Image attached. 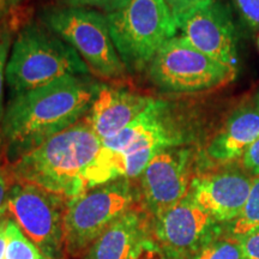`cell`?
<instances>
[{"mask_svg":"<svg viewBox=\"0 0 259 259\" xmlns=\"http://www.w3.org/2000/svg\"><path fill=\"white\" fill-rule=\"evenodd\" d=\"M40 21L77 52L90 72L111 80L124 78L128 73L113 42L107 16L102 12L64 6L44 11Z\"/></svg>","mask_w":259,"mask_h":259,"instance_id":"8992f818","label":"cell"},{"mask_svg":"<svg viewBox=\"0 0 259 259\" xmlns=\"http://www.w3.org/2000/svg\"><path fill=\"white\" fill-rule=\"evenodd\" d=\"M246 259H259V228L239 238Z\"/></svg>","mask_w":259,"mask_h":259,"instance_id":"4316f807","label":"cell"},{"mask_svg":"<svg viewBox=\"0 0 259 259\" xmlns=\"http://www.w3.org/2000/svg\"><path fill=\"white\" fill-rule=\"evenodd\" d=\"M15 183L16 179L9 164L0 167V218L8 212L9 194Z\"/></svg>","mask_w":259,"mask_h":259,"instance_id":"cb8c5ba5","label":"cell"},{"mask_svg":"<svg viewBox=\"0 0 259 259\" xmlns=\"http://www.w3.org/2000/svg\"><path fill=\"white\" fill-rule=\"evenodd\" d=\"M259 138V106L248 103L229 116L205 149L206 157L218 163H228L242 157Z\"/></svg>","mask_w":259,"mask_h":259,"instance_id":"2e32d148","label":"cell"},{"mask_svg":"<svg viewBox=\"0 0 259 259\" xmlns=\"http://www.w3.org/2000/svg\"><path fill=\"white\" fill-rule=\"evenodd\" d=\"M259 228V177H254L240 215L231 222V234L240 238Z\"/></svg>","mask_w":259,"mask_h":259,"instance_id":"ac0fdd59","label":"cell"},{"mask_svg":"<svg viewBox=\"0 0 259 259\" xmlns=\"http://www.w3.org/2000/svg\"><path fill=\"white\" fill-rule=\"evenodd\" d=\"M258 48H259V38H258Z\"/></svg>","mask_w":259,"mask_h":259,"instance_id":"4dcf8cb0","label":"cell"},{"mask_svg":"<svg viewBox=\"0 0 259 259\" xmlns=\"http://www.w3.org/2000/svg\"><path fill=\"white\" fill-rule=\"evenodd\" d=\"M88 65L63 38L41 22H28L12 42L6 66L10 96L67 76L89 74Z\"/></svg>","mask_w":259,"mask_h":259,"instance_id":"277c9868","label":"cell"},{"mask_svg":"<svg viewBox=\"0 0 259 259\" xmlns=\"http://www.w3.org/2000/svg\"><path fill=\"white\" fill-rule=\"evenodd\" d=\"M142 204L134 179L108 181L69 199L64 219V251L71 258L85 255L93 242L122 213Z\"/></svg>","mask_w":259,"mask_h":259,"instance_id":"5b68a950","label":"cell"},{"mask_svg":"<svg viewBox=\"0 0 259 259\" xmlns=\"http://www.w3.org/2000/svg\"><path fill=\"white\" fill-rule=\"evenodd\" d=\"M185 142L177 128L169 106L154 100L120 132L102 142L96 157L100 174L106 181L138 179L155 155Z\"/></svg>","mask_w":259,"mask_h":259,"instance_id":"3957f363","label":"cell"},{"mask_svg":"<svg viewBox=\"0 0 259 259\" xmlns=\"http://www.w3.org/2000/svg\"><path fill=\"white\" fill-rule=\"evenodd\" d=\"M24 0H0V22L14 14Z\"/></svg>","mask_w":259,"mask_h":259,"instance_id":"83f0119b","label":"cell"},{"mask_svg":"<svg viewBox=\"0 0 259 259\" xmlns=\"http://www.w3.org/2000/svg\"><path fill=\"white\" fill-rule=\"evenodd\" d=\"M63 2L67 6H72V8L92 9L108 15L124 8L128 0H63Z\"/></svg>","mask_w":259,"mask_h":259,"instance_id":"603a6c76","label":"cell"},{"mask_svg":"<svg viewBox=\"0 0 259 259\" xmlns=\"http://www.w3.org/2000/svg\"><path fill=\"white\" fill-rule=\"evenodd\" d=\"M192 162V150L181 145L163 149L149 162L138 178V187L142 204L153 218L189 194Z\"/></svg>","mask_w":259,"mask_h":259,"instance_id":"30bf717a","label":"cell"},{"mask_svg":"<svg viewBox=\"0 0 259 259\" xmlns=\"http://www.w3.org/2000/svg\"><path fill=\"white\" fill-rule=\"evenodd\" d=\"M221 227L187 194L171 208L154 218L153 236L164 250L187 259L212 238Z\"/></svg>","mask_w":259,"mask_h":259,"instance_id":"8fae6325","label":"cell"},{"mask_svg":"<svg viewBox=\"0 0 259 259\" xmlns=\"http://www.w3.org/2000/svg\"><path fill=\"white\" fill-rule=\"evenodd\" d=\"M163 2L170 11L178 27L187 16L198 9L210 5L215 0H163Z\"/></svg>","mask_w":259,"mask_h":259,"instance_id":"7402d4cb","label":"cell"},{"mask_svg":"<svg viewBox=\"0 0 259 259\" xmlns=\"http://www.w3.org/2000/svg\"><path fill=\"white\" fill-rule=\"evenodd\" d=\"M12 46V29L8 19L0 22V124L4 116V89L6 83V66Z\"/></svg>","mask_w":259,"mask_h":259,"instance_id":"ffe728a7","label":"cell"},{"mask_svg":"<svg viewBox=\"0 0 259 259\" xmlns=\"http://www.w3.org/2000/svg\"><path fill=\"white\" fill-rule=\"evenodd\" d=\"M153 222L154 218L143 204L136 205L107 227L84 259H128L136 245L153 233Z\"/></svg>","mask_w":259,"mask_h":259,"instance_id":"9a60e30c","label":"cell"},{"mask_svg":"<svg viewBox=\"0 0 259 259\" xmlns=\"http://www.w3.org/2000/svg\"><path fill=\"white\" fill-rule=\"evenodd\" d=\"M102 147L85 120L52 136L9 166L16 181L28 183L67 199L88 190L85 176Z\"/></svg>","mask_w":259,"mask_h":259,"instance_id":"7a4b0ae2","label":"cell"},{"mask_svg":"<svg viewBox=\"0 0 259 259\" xmlns=\"http://www.w3.org/2000/svg\"><path fill=\"white\" fill-rule=\"evenodd\" d=\"M147 72L149 79L162 90L196 93L231 82L236 70L202 53L185 37L176 36L157 51Z\"/></svg>","mask_w":259,"mask_h":259,"instance_id":"ba28073f","label":"cell"},{"mask_svg":"<svg viewBox=\"0 0 259 259\" xmlns=\"http://www.w3.org/2000/svg\"><path fill=\"white\" fill-rule=\"evenodd\" d=\"M252 180L245 169L209 171L193 178L189 194L216 222L231 223L244 208Z\"/></svg>","mask_w":259,"mask_h":259,"instance_id":"7c38bea8","label":"cell"},{"mask_svg":"<svg viewBox=\"0 0 259 259\" xmlns=\"http://www.w3.org/2000/svg\"><path fill=\"white\" fill-rule=\"evenodd\" d=\"M242 168L252 177H259V138L241 157Z\"/></svg>","mask_w":259,"mask_h":259,"instance_id":"484cf974","label":"cell"},{"mask_svg":"<svg viewBox=\"0 0 259 259\" xmlns=\"http://www.w3.org/2000/svg\"><path fill=\"white\" fill-rule=\"evenodd\" d=\"M151 101L131 90L102 85L84 120L103 142L131 124Z\"/></svg>","mask_w":259,"mask_h":259,"instance_id":"5bb4252c","label":"cell"},{"mask_svg":"<svg viewBox=\"0 0 259 259\" xmlns=\"http://www.w3.org/2000/svg\"><path fill=\"white\" fill-rule=\"evenodd\" d=\"M4 259H45L38 248L19 229L14 220H9L8 246Z\"/></svg>","mask_w":259,"mask_h":259,"instance_id":"d6986e66","label":"cell"},{"mask_svg":"<svg viewBox=\"0 0 259 259\" xmlns=\"http://www.w3.org/2000/svg\"><path fill=\"white\" fill-rule=\"evenodd\" d=\"M69 199L28 183L16 181L8 200V212L45 259H61L64 219Z\"/></svg>","mask_w":259,"mask_h":259,"instance_id":"9c48e42d","label":"cell"},{"mask_svg":"<svg viewBox=\"0 0 259 259\" xmlns=\"http://www.w3.org/2000/svg\"><path fill=\"white\" fill-rule=\"evenodd\" d=\"M178 29L194 48L235 69L238 64L235 29L228 9L221 3L215 0L192 12Z\"/></svg>","mask_w":259,"mask_h":259,"instance_id":"4fadbf2b","label":"cell"},{"mask_svg":"<svg viewBox=\"0 0 259 259\" xmlns=\"http://www.w3.org/2000/svg\"><path fill=\"white\" fill-rule=\"evenodd\" d=\"M128 259H181L173 255L164 250L158 242L155 240L153 233L145 235L141 241L136 245Z\"/></svg>","mask_w":259,"mask_h":259,"instance_id":"44dd1931","label":"cell"},{"mask_svg":"<svg viewBox=\"0 0 259 259\" xmlns=\"http://www.w3.org/2000/svg\"><path fill=\"white\" fill-rule=\"evenodd\" d=\"M187 259H246L240 240L234 235L219 234Z\"/></svg>","mask_w":259,"mask_h":259,"instance_id":"e0dca14e","label":"cell"},{"mask_svg":"<svg viewBox=\"0 0 259 259\" xmlns=\"http://www.w3.org/2000/svg\"><path fill=\"white\" fill-rule=\"evenodd\" d=\"M255 102H257V105L259 106V94H258V97H257V101H255Z\"/></svg>","mask_w":259,"mask_h":259,"instance_id":"f546056e","label":"cell"},{"mask_svg":"<svg viewBox=\"0 0 259 259\" xmlns=\"http://www.w3.org/2000/svg\"><path fill=\"white\" fill-rule=\"evenodd\" d=\"M102 85L89 74L67 76L10 97L0 124L10 163L82 120Z\"/></svg>","mask_w":259,"mask_h":259,"instance_id":"6da1fadb","label":"cell"},{"mask_svg":"<svg viewBox=\"0 0 259 259\" xmlns=\"http://www.w3.org/2000/svg\"><path fill=\"white\" fill-rule=\"evenodd\" d=\"M236 8L251 28H259V0H234Z\"/></svg>","mask_w":259,"mask_h":259,"instance_id":"d4e9b609","label":"cell"},{"mask_svg":"<svg viewBox=\"0 0 259 259\" xmlns=\"http://www.w3.org/2000/svg\"><path fill=\"white\" fill-rule=\"evenodd\" d=\"M9 218H0V259L5 258L6 246H8V225Z\"/></svg>","mask_w":259,"mask_h":259,"instance_id":"f1b7e54d","label":"cell"},{"mask_svg":"<svg viewBox=\"0 0 259 259\" xmlns=\"http://www.w3.org/2000/svg\"><path fill=\"white\" fill-rule=\"evenodd\" d=\"M106 16L128 72L145 69L157 51L177 35V23L163 0H128L119 11Z\"/></svg>","mask_w":259,"mask_h":259,"instance_id":"52a82bcc","label":"cell"}]
</instances>
